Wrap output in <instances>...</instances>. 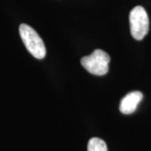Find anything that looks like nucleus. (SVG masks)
Instances as JSON below:
<instances>
[{
	"mask_svg": "<svg viewBox=\"0 0 151 151\" xmlns=\"http://www.w3.org/2000/svg\"><path fill=\"white\" fill-rule=\"evenodd\" d=\"M19 35L28 51L34 57L43 59L46 54V49L37 32L26 24H21L19 26Z\"/></svg>",
	"mask_w": 151,
	"mask_h": 151,
	"instance_id": "nucleus-1",
	"label": "nucleus"
},
{
	"mask_svg": "<svg viewBox=\"0 0 151 151\" xmlns=\"http://www.w3.org/2000/svg\"><path fill=\"white\" fill-rule=\"evenodd\" d=\"M110 56L103 50H95L92 54L81 58V65L91 74L104 76L109 69Z\"/></svg>",
	"mask_w": 151,
	"mask_h": 151,
	"instance_id": "nucleus-2",
	"label": "nucleus"
},
{
	"mask_svg": "<svg viewBox=\"0 0 151 151\" xmlns=\"http://www.w3.org/2000/svg\"><path fill=\"white\" fill-rule=\"evenodd\" d=\"M129 23L132 36L137 40H143L150 28L149 17L145 9L141 6L134 8L130 12Z\"/></svg>",
	"mask_w": 151,
	"mask_h": 151,
	"instance_id": "nucleus-3",
	"label": "nucleus"
},
{
	"mask_svg": "<svg viewBox=\"0 0 151 151\" xmlns=\"http://www.w3.org/2000/svg\"><path fill=\"white\" fill-rule=\"evenodd\" d=\"M143 99V94L139 91H134L128 93L121 100L119 110L124 114H131L134 112L139 103Z\"/></svg>",
	"mask_w": 151,
	"mask_h": 151,
	"instance_id": "nucleus-4",
	"label": "nucleus"
},
{
	"mask_svg": "<svg viewBox=\"0 0 151 151\" xmlns=\"http://www.w3.org/2000/svg\"><path fill=\"white\" fill-rule=\"evenodd\" d=\"M87 151H108V147L103 139L92 138L87 144Z\"/></svg>",
	"mask_w": 151,
	"mask_h": 151,
	"instance_id": "nucleus-5",
	"label": "nucleus"
}]
</instances>
